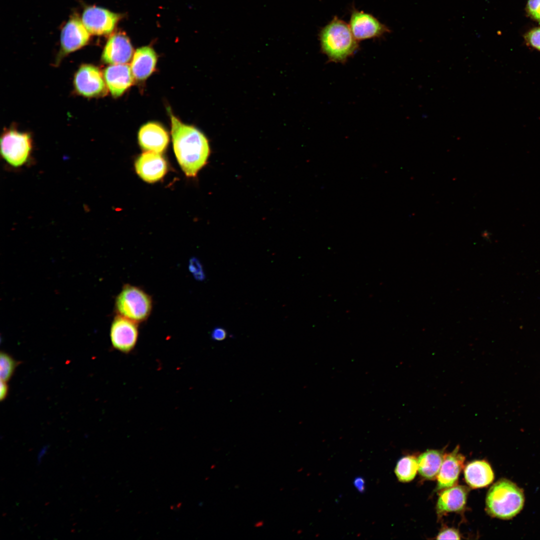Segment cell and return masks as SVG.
<instances>
[{
	"instance_id": "cell-1",
	"label": "cell",
	"mask_w": 540,
	"mask_h": 540,
	"mask_svg": "<svg viewBox=\"0 0 540 540\" xmlns=\"http://www.w3.org/2000/svg\"><path fill=\"white\" fill-rule=\"evenodd\" d=\"M174 154L184 174L193 177L204 166L210 149L204 134L194 127L182 122L170 114Z\"/></svg>"
},
{
	"instance_id": "cell-2",
	"label": "cell",
	"mask_w": 540,
	"mask_h": 540,
	"mask_svg": "<svg viewBox=\"0 0 540 540\" xmlns=\"http://www.w3.org/2000/svg\"><path fill=\"white\" fill-rule=\"evenodd\" d=\"M318 37L322 52L334 62H344L358 47L349 25L336 16L321 28Z\"/></svg>"
},
{
	"instance_id": "cell-3",
	"label": "cell",
	"mask_w": 540,
	"mask_h": 540,
	"mask_svg": "<svg viewBox=\"0 0 540 540\" xmlns=\"http://www.w3.org/2000/svg\"><path fill=\"white\" fill-rule=\"evenodd\" d=\"M524 502L522 490L511 481L502 479L489 489L486 497V510L492 517L510 520L522 510Z\"/></svg>"
},
{
	"instance_id": "cell-4",
	"label": "cell",
	"mask_w": 540,
	"mask_h": 540,
	"mask_svg": "<svg viewBox=\"0 0 540 540\" xmlns=\"http://www.w3.org/2000/svg\"><path fill=\"white\" fill-rule=\"evenodd\" d=\"M115 306L119 315L138 323L150 316L152 302L150 296L143 290L127 284L117 296Z\"/></svg>"
},
{
	"instance_id": "cell-5",
	"label": "cell",
	"mask_w": 540,
	"mask_h": 540,
	"mask_svg": "<svg viewBox=\"0 0 540 540\" xmlns=\"http://www.w3.org/2000/svg\"><path fill=\"white\" fill-rule=\"evenodd\" d=\"M32 149L30 135L15 130L4 132L0 138V152L4 159L14 167H20L28 160Z\"/></svg>"
},
{
	"instance_id": "cell-6",
	"label": "cell",
	"mask_w": 540,
	"mask_h": 540,
	"mask_svg": "<svg viewBox=\"0 0 540 540\" xmlns=\"http://www.w3.org/2000/svg\"><path fill=\"white\" fill-rule=\"evenodd\" d=\"M348 25L358 41L380 38L390 32L373 15L356 8L352 10Z\"/></svg>"
},
{
	"instance_id": "cell-7",
	"label": "cell",
	"mask_w": 540,
	"mask_h": 540,
	"mask_svg": "<svg viewBox=\"0 0 540 540\" xmlns=\"http://www.w3.org/2000/svg\"><path fill=\"white\" fill-rule=\"evenodd\" d=\"M138 336V322L119 314L114 318L110 330L114 348L124 354L130 352L136 345Z\"/></svg>"
},
{
	"instance_id": "cell-8",
	"label": "cell",
	"mask_w": 540,
	"mask_h": 540,
	"mask_svg": "<svg viewBox=\"0 0 540 540\" xmlns=\"http://www.w3.org/2000/svg\"><path fill=\"white\" fill-rule=\"evenodd\" d=\"M120 18V14L106 8L90 6L84 10L81 20L90 34L101 36L111 33Z\"/></svg>"
},
{
	"instance_id": "cell-9",
	"label": "cell",
	"mask_w": 540,
	"mask_h": 540,
	"mask_svg": "<svg viewBox=\"0 0 540 540\" xmlns=\"http://www.w3.org/2000/svg\"><path fill=\"white\" fill-rule=\"evenodd\" d=\"M74 85L78 93L87 97L100 96L106 90L102 72L90 64H84L80 68L74 76Z\"/></svg>"
},
{
	"instance_id": "cell-10",
	"label": "cell",
	"mask_w": 540,
	"mask_h": 540,
	"mask_svg": "<svg viewBox=\"0 0 540 540\" xmlns=\"http://www.w3.org/2000/svg\"><path fill=\"white\" fill-rule=\"evenodd\" d=\"M90 33L78 16H73L63 27L60 35L62 52L68 54L82 48L90 39Z\"/></svg>"
},
{
	"instance_id": "cell-11",
	"label": "cell",
	"mask_w": 540,
	"mask_h": 540,
	"mask_svg": "<svg viewBox=\"0 0 540 540\" xmlns=\"http://www.w3.org/2000/svg\"><path fill=\"white\" fill-rule=\"evenodd\" d=\"M456 447L452 452L444 455L443 460L437 476L438 490L446 489L456 485L459 474L464 467V456L458 452Z\"/></svg>"
},
{
	"instance_id": "cell-12",
	"label": "cell",
	"mask_w": 540,
	"mask_h": 540,
	"mask_svg": "<svg viewBox=\"0 0 540 540\" xmlns=\"http://www.w3.org/2000/svg\"><path fill=\"white\" fill-rule=\"evenodd\" d=\"M132 54L133 48L128 38L124 33L118 32L109 38L102 58L109 64H124L130 60Z\"/></svg>"
},
{
	"instance_id": "cell-13",
	"label": "cell",
	"mask_w": 540,
	"mask_h": 540,
	"mask_svg": "<svg viewBox=\"0 0 540 540\" xmlns=\"http://www.w3.org/2000/svg\"><path fill=\"white\" fill-rule=\"evenodd\" d=\"M136 170L144 181L154 182L160 180L166 174L167 164L159 153L146 152L138 157L135 164Z\"/></svg>"
},
{
	"instance_id": "cell-14",
	"label": "cell",
	"mask_w": 540,
	"mask_h": 540,
	"mask_svg": "<svg viewBox=\"0 0 540 540\" xmlns=\"http://www.w3.org/2000/svg\"><path fill=\"white\" fill-rule=\"evenodd\" d=\"M138 139L142 149L159 154L164 150L169 141L168 135L164 128L160 124L152 122L140 128Z\"/></svg>"
},
{
	"instance_id": "cell-15",
	"label": "cell",
	"mask_w": 540,
	"mask_h": 540,
	"mask_svg": "<svg viewBox=\"0 0 540 540\" xmlns=\"http://www.w3.org/2000/svg\"><path fill=\"white\" fill-rule=\"evenodd\" d=\"M104 78L111 94L116 97L121 96L133 82L131 68L124 64L108 66L104 70Z\"/></svg>"
},
{
	"instance_id": "cell-16",
	"label": "cell",
	"mask_w": 540,
	"mask_h": 540,
	"mask_svg": "<svg viewBox=\"0 0 540 540\" xmlns=\"http://www.w3.org/2000/svg\"><path fill=\"white\" fill-rule=\"evenodd\" d=\"M468 488L463 486H454L442 490L436 504V512L442 516L450 512H459L464 508Z\"/></svg>"
},
{
	"instance_id": "cell-17",
	"label": "cell",
	"mask_w": 540,
	"mask_h": 540,
	"mask_svg": "<svg viewBox=\"0 0 540 540\" xmlns=\"http://www.w3.org/2000/svg\"><path fill=\"white\" fill-rule=\"evenodd\" d=\"M464 478L472 488L486 487L494 480V474L490 464L485 460H474L465 467Z\"/></svg>"
},
{
	"instance_id": "cell-18",
	"label": "cell",
	"mask_w": 540,
	"mask_h": 540,
	"mask_svg": "<svg viewBox=\"0 0 540 540\" xmlns=\"http://www.w3.org/2000/svg\"><path fill=\"white\" fill-rule=\"evenodd\" d=\"M156 62V55L152 48L146 46L137 49L131 64L133 76L138 80H145L154 71Z\"/></svg>"
},
{
	"instance_id": "cell-19",
	"label": "cell",
	"mask_w": 540,
	"mask_h": 540,
	"mask_svg": "<svg viewBox=\"0 0 540 540\" xmlns=\"http://www.w3.org/2000/svg\"><path fill=\"white\" fill-rule=\"evenodd\" d=\"M444 458L442 452L437 450H428L418 458V472L423 478L432 480L437 477Z\"/></svg>"
},
{
	"instance_id": "cell-20",
	"label": "cell",
	"mask_w": 540,
	"mask_h": 540,
	"mask_svg": "<svg viewBox=\"0 0 540 540\" xmlns=\"http://www.w3.org/2000/svg\"><path fill=\"white\" fill-rule=\"evenodd\" d=\"M418 471V458L412 456H408L401 458L398 462L394 470L398 479L403 482L412 480Z\"/></svg>"
},
{
	"instance_id": "cell-21",
	"label": "cell",
	"mask_w": 540,
	"mask_h": 540,
	"mask_svg": "<svg viewBox=\"0 0 540 540\" xmlns=\"http://www.w3.org/2000/svg\"><path fill=\"white\" fill-rule=\"evenodd\" d=\"M17 362L10 355L5 352H0V380L7 382L12 376Z\"/></svg>"
},
{
	"instance_id": "cell-22",
	"label": "cell",
	"mask_w": 540,
	"mask_h": 540,
	"mask_svg": "<svg viewBox=\"0 0 540 540\" xmlns=\"http://www.w3.org/2000/svg\"><path fill=\"white\" fill-rule=\"evenodd\" d=\"M188 268L196 280L202 281L206 275L200 261L196 258H192L188 262Z\"/></svg>"
},
{
	"instance_id": "cell-23",
	"label": "cell",
	"mask_w": 540,
	"mask_h": 540,
	"mask_svg": "<svg viewBox=\"0 0 540 540\" xmlns=\"http://www.w3.org/2000/svg\"><path fill=\"white\" fill-rule=\"evenodd\" d=\"M527 44L540 52V27L530 30L524 35Z\"/></svg>"
},
{
	"instance_id": "cell-24",
	"label": "cell",
	"mask_w": 540,
	"mask_h": 540,
	"mask_svg": "<svg viewBox=\"0 0 540 540\" xmlns=\"http://www.w3.org/2000/svg\"><path fill=\"white\" fill-rule=\"evenodd\" d=\"M526 8L528 15L540 23V0H528Z\"/></svg>"
},
{
	"instance_id": "cell-25",
	"label": "cell",
	"mask_w": 540,
	"mask_h": 540,
	"mask_svg": "<svg viewBox=\"0 0 540 540\" xmlns=\"http://www.w3.org/2000/svg\"><path fill=\"white\" fill-rule=\"evenodd\" d=\"M436 539L460 540V536L458 531L454 528H444L440 532Z\"/></svg>"
},
{
	"instance_id": "cell-26",
	"label": "cell",
	"mask_w": 540,
	"mask_h": 540,
	"mask_svg": "<svg viewBox=\"0 0 540 540\" xmlns=\"http://www.w3.org/2000/svg\"><path fill=\"white\" fill-rule=\"evenodd\" d=\"M227 336L226 330L220 326L215 328L211 332V337L213 340L222 341L226 339Z\"/></svg>"
},
{
	"instance_id": "cell-27",
	"label": "cell",
	"mask_w": 540,
	"mask_h": 540,
	"mask_svg": "<svg viewBox=\"0 0 540 540\" xmlns=\"http://www.w3.org/2000/svg\"><path fill=\"white\" fill-rule=\"evenodd\" d=\"M0 400L2 401L5 399L8 394V388L6 382L0 380Z\"/></svg>"
},
{
	"instance_id": "cell-28",
	"label": "cell",
	"mask_w": 540,
	"mask_h": 540,
	"mask_svg": "<svg viewBox=\"0 0 540 540\" xmlns=\"http://www.w3.org/2000/svg\"><path fill=\"white\" fill-rule=\"evenodd\" d=\"M354 484L359 492H362L364 491L365 484L364 480L362 478L360 477L356 478L354 480Z\"/></svg>"
},
{
	"instance_id": "cell-29",
	"label": "cell",
	"mask_w": 540,
	"mask_h": 540,
	"mask_svg": "<svg viewBox=\"0 0 540 540\" xmlns=\"http://www.w3.org/2000/svg\"><path fill=\"white\" fill-rule=\"evenodd\" d=\"M47 450H48V447L45 446V447H44L43 448H42L41 450H40V451L39 452H38V458H37L38 464H40V463L41 460H42V458H43V456L46 454V452H47Z\"/></svg>"
},
{
	"instance_id": "cell-30",
	"label": "cell",
	"mask_w": 540,
	"mask_h": 540,
	"mask_svg": "<svg viewBox=\"0 0 540 540\" xmlns=\"http://www.w3.org/2000/svg\"><path fill=\"white\" fill-rule=\"evenodd\" d=\"M264 524V522L262 520L258 521L254 524V526L256 528H260Z\"/></svg>"
}]
</instances>
